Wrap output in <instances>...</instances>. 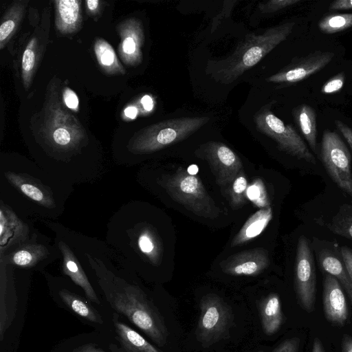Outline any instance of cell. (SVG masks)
Masks as SVG:
<instances>
[{"mask_svg":"<svg viewBox=\"0 0 352 352\" xmlns=\"http://www.w3.org/2000/svg\"><path fill=\"white\" fill-rule=\"evenodd\" d=\"M25 5L14 2L5 12L0 25V49L3 50L16 32L23 17Z\"/></svg>","mask_w":352,"mask_h":352,"instance_id":"4316f807","label":"cell"},{"mask_svg":"<svg viewBox=\"0 0 352 352\" xmlns=\"http://www.w3.org/2000/svg\"><path fill=\"white\" fill-rule=\"evenodd\" d=\"M112 320L118 344L109 345L111 352H164L152 345L134 329L120 321L117 313H113Z\"/></svg>","mask_w":352,"mask_h":352,"instance_id":"ffe728a7","label":"cell"},{"mask_svg":"<svg viewBox=\"0 0 352 352\" xmlns=\"http://www.w3.org/2000/svg\"><path fill=\"white\" fill-rule=\"evenodd\" d=\"M43 274L50 288L73 312L90 322L103 324V320L99 313L81 296L67 287L66 277L54 276L47 271Z\"/></svg>","mask_w":352,"mask_h":352,"instance_id":"e0dca14e","label":"cell"},{"mask_svg":"<svg viewBox=\"0 0 352 352\" xmlns=\"http://www.w3.org/2000/svg\"><path fill=\"white\" fill-rule=\"evenodd\" d=\"M54 241L60 252L62 274L80 287L90 301L100 304L90 279L72 249L58 235H55Z\"/></svg>","mask_w":352,"mask_h":352,"instance_id":"2e32d148","label":"cell"},{"mask_svg":"<svg viewBox=\"0 0 352 352\" xmlns=\"http://www.w3.org/2000/svg\"><path fill=\"white\" fill-rule=\"evenodd\" d=\"M248 187L244 171H241L230 188V203L233 209H238L244 204Z\"/></svg>","mask_w":352,"mask_h":352,"instance_id":"4dcf8cb0","label":"cell"},{"mask_svg":"<svg viewBox=\"0 0 352 352\" xmlns=\"http://www.w3.org/2000/svg\"><path fill=\"white\" fill-rule=\"evenodd\" d=\"M87 12L96 14L99 12L100 2L98 0H87L85 1Z\"/></svg>","mask_w":352,"mask_h":352,"instance_id":"b9f144b4","label":"cell"},{"mask_svg":"<svg viewBox=\"0 0 352 352\" xmlns=\"http://www.w3.org/2000/svg\"><path fill=\"white\" fill-rule=\"evenodd\" d=\"M60 258V252L54 241L41 232H34L31 238L13 251L0 255V262L30 272L44 273L46 267Z\"/></svg>","mask_w":352,"mask_h":352,"instance_id":"52a82bcc","label":"cell"},{"mask_svg":"<svg viewBox=\"0 0 352 352\" xmlns=\"http://www.w3.org/2000/svg\"><path fill=\"white\" fill-rule=\"evenodd\" d=\"M142 104L143 107L146 111L152 110L153 107V102L151 97L148 95H145L142 98Z\"/></svg>","mask_w":352,"mask_h":352,"instance_id":"ee69618b","label":"cell"},{"mask_svg":"<svg viewBox=\"0 0 352 352\" xmlns=\"http://www.w3.org/2000/svg\"><path fill=\"white\" fill-rule=\"evenodd\" d=\"M195 154L207 161L217 184L221 188H230L237 175L243 171L240 157L223 142L210 141L204 143Z\"/></svg>","mask_w":352,"mask_h":352,"instance_id":"30bf717a","label":"cell"},{"mask_svg":"<svg viewBox=\"0 0 352 352\" xmlns=\"http://www.w3.org/2000/svg\"><path fill=\"white\" fill-rule=\"evenodd\" d=\"M294 25L295 22H287L259 34H247L230 56L212 65V78L222 84L233 82L285 41Z\"/></svg>","mask_w":352,"mask_h":352,"instance_id":"3957f363","label":"cell"},{"mask_svg":"<svg viewBox=\"0 0 352 352\" xmlns=\"http://www.w3.org/2000/svg\"><path fill=\"white\" fill-rule=\"evenodd\" d=\"M311 352H324L322 344L318 338L314 339Z\"/></svg>","mask_w":352,"mask_h":352,"instance_id":"f6af8a7d","label":"cell"},{"mask_svg":"<svg viewBox=\"0 0 352 352\" xmlns=\"http://www.w3.org/2000/svg\"><path fill=\"white\" fill-rule=\"evenodd\" d=\"M268 252L257 248L234 254L220 263L223 272L232 276H254L270 265Z\"/></svg>","mask_w":352,"mask_h":352,"instance_id":"9a60e30c","label":"cell"},{"mask_svg":"<svg viewBox=\"0 0 352 352\" xmlns=\"http://www.w3.org/2000/svg\"><path fill=\"white\" fill-rule=\"evenodd\" d=\"M120 38L119 55L123 63L131 67L139 65L142 60V47L144 33L141 21L137 18L127 19L117 26Z\"/></svg>","mask_w":352,"mask_h":352,"instance_id":"5bb4252c","label":"cell"},{"mask_svg":"<svg viewBox=\"0 0 352 352\" xmlns=\"http://www.w3.org/2000/svg\"><path fill=\"white\" fill-rule=\"evenodd\" d=\"M94 50L99 66L105 73L125 74L124 69L120 63L113 48L107 41L102 38L96 39Z\"/></svg>","mask_w":352,"mask_h":352,"instance_id":"d4e9b609","label":"cell"},{"mask_svg":"<svg viewBox=\"0 0 352 352\" xmlns=\"http://www.w3.org/2000/svg\"><path fill=\"white\" fill-rule=\"evenodd\" d=\"M334 53L316 51L296 60L269 76L267 81L274 83H294L299 82L318 72L333 58Z\"/></svg>","mask_w":352,"mask_h":352,"instance_id":"4fadbf2b","label":"cell"},{"mask_svg":"<svg viewBox=\"0 0 352 352\" xmlns=\"http://www.w3.org/2000/svg\"><path fill=\"white\" fill-rule=\"evenodd\" d=\"M329 9L333 10H351L352 9V0H337L333 1Z\"/></svg>","mask_w":352,"mask_h":352,"instance_id":"ab89813d","label":"cell"},{"mask_svg":"<svg viewBox=\"0 0 352 352\" xmlns=\"http://www.w3.org/2000/svg\"><path fill=\"white\" fill-rule=\"evenodd\" d=\"M272 219L271 207L262 208L245 222L231 242L232 247L242 245L258 236Z\"/></svg>","mask_w":352,"mask_h":352,"instance_id":"603a6c76","label":"cell"},{"mask_svg":"<svg viewBox=\"0 0 352 352\" xmlns=\"http://www.w3.org/2000/svg\"><path fill=\"white\" fill-rule=\"evenodd\" d=\"M294 283L300 305L305 311L312 312L316 301V269L309 241L304 235L297 243Z\"/></svg>","mask_w":352,"mask_h":352,"instance_id":"8fae6325","label":"cell"},{"mask_svg":"<svg viewBox=\"0 0 352 352\" xmlns=\"http://www.w3.org/2000/svg\"><path fill=\"white\" fill-rule=\"evenodd\" d=\"M352 27V13L335 14L324 16L318 28L324 34H334Z\"/></svg>","mask_w":352,"mask_h":352,"instance_id":"f546056e","label":"cell"},{"mask_svg":"<svg viewBox=\"0 0 352 352\" xmlns=\"http://www.w3.org/2000/svg\"><path fill=\"white\" fill-rule=\"evenodd\" d=\"M74 186L31 163L2 162L0 199L23 217L54 221L65 210Z\"/></svg>","mask_w":352,"mask_h":352,"instance_id":"7a4b0ae2","label":"cell"},{"mask_svg":"<svg viewBox=\"0 0 352 352\" xmlns=\"http://www.w3.org/2000/svg\"><path fill=\"white\" fill-rule=\"evenodd\" d=\"M299 346L300 339L294 337L284 340L272 352H298Z\"/></svg>","mask_w":352,"mask_h":352,"instance_id":"d590c367","label":"cell"},{"mask_svg":"<svg viewBox=\"0 0 352 352\" xmlns=\"http://www.w3.org/2000/svg\"><path fill=\"white\" fill-rule=\"evenodd\" d=\"M294 116L309 146L316 151L317 131L315 111L309 105L302 104L294 110Z\"/></svg>","mask_w":352,"mask_h":352,"instance_id":"484cf974","label":"cell"},{"mask_svg":"<svg viewBox=\"0 0 352 352\" xmlns=\"http://www.w3.org/2000/svg\"><path fill=\"white\" fill-rule=\"evenodd\" d=\"M54 7L56 30L63 34L77 32L82 23L81 1L57 0Z\"/></svg>","mask_w":352,"mask_h":352,"instance_id":"44dd1931","label":"cell"},{"mask_svg":"<svg viewBox=\"0 0 352 352\" xmlns=\"http://www.w3.org/2000/svg\"><path fill=\"white\" fill-rule=\"evenodd\" d=\"M335 124L347 141L350 148L352 150V129L338 120H335Z\"/></svg>","mask_w":352,"mask_h":352,"instance_id":"f35d334b","label":"cell"},{"mask_svg":"<svg viewBox=\"0 0 352 352\" xmlns=\"http://www.w3.org/2000/svg\"><path fill=\"white\" fill-rule=\"evenodd\" d=\"M256 352H263V351H256Z\"/></svg>","mask_w":352,"mask_h":352,"instance_id":"7dc6e473","label":"cell"},{"mask_svg":"<svg viewBox=\"0 0 352 352\" xmlns=\"http://www.w3.org/2000/svg\"><path fill=\"white\" fill-rule=\"evenodd\" d=\"M321 158L334 183L341 190L352 196L351 157L344 142L336 133L324 131Z\"/></svg>","mask_w":352,"mask_h":352,"instance_id":"9c48e42d","label":"cell"},{"mask_svg":"<svg viewBox=\"0 0 352 352\" xmlns=\"http://www.w3.org/2000/svg\"><path fill=\"white\" fill-rule=\"evenodd\" d=\"M344 82V74L340 72L330 78L322 85L321 92L325 94L337 92L342 88Z\"/></svg>","mask_w":352,"mask_h":352,"instance_id":"836d02e7","label":"cell"},{"mask_svg":"<svg viewBox=\"0 0 352 352\" xmlns=\"http://www.w3.org/2000/svg\"><path fill=\"white\" fill-rule=\"evenodd\" d=\"M300 2V0H270L259 3L258 8L261 13H272Z\"/></svg>","mask_w":352,"mask_h":352,"instance_id":"d6a6232c","label":"cell"},{"mask_svg":"<svg viewBox=\"0 0 352 352\" xmlns=\"http://www.w3.org/2000/svg\"><path fill=\"white\" fill-rule=\"evenodd\" d=\"M254 122L257 129L274 140L280 150L300 160L316 164L315 157L292 126L285 124L267 106L254 115Z\"/></svg>","mask_w":352,"mask_h":352,"instance_id":"ba28073f","label":"cell"},{"mask_svg":"<svg viewBox=\"0 0 352 352\" xmlns=\"http://www.w3.org/2000/svg\"><path fill=\"white\" fill-rule=\"evenodd\" d=\"M327 227L334 234L352 240V205L340 206Z\"/></svg>","mask_w":352,"mask_h":352,"instance_id":"f1b7e54d","label":"cell"},{"mask_svg":"<svg viewBox=\"0 0 352 352\" xmlns=\"http://www.w3.org/2000/svg\"><path fill=\"white\" fill-rule=\"evenodd\" d=\"M137 113H138L137 109L133 106L128 107L124 110L125 116L131 119L135 118L137 116Z\"/></svg>","mask_w":352,"mask_h":352,"instance_id":"bcb514c9","label":"cell"},{"mask_svg":"<svg viewBox=\"0 0 352 352\" xmlns=\"http://www.w3.org/2000/svg\"><path fill=\"white\" fill-rule=\"evenodd\" d=\"M322 300L327 320L333 325L344 326L348 319L346 300L337 278L326 272L323 279Z\"/></svg>","mask_w":352,"mask_h":352,"instance_id":"ac0fdd59","label":"cell"},{"mask_svg":"<svg viewBox=\"0 0 352 352\" xmlns=\"http://www.w3.org/2000/svg\"><path fill=\"white\" fill-rule=\"evenodd\" d=\"M321 269L335 276L342 285L352 306V281L342 259L328 251L321 252L318 256Z\"/></svg>","mask_w":352,"mask_h":352,"instance_id":"cb8c5ba5","label":"cell"},{"mask_svg":"<svg viewBox=\"0 0 352 352\" xmlns=\"http://www.w3.org/2000/svg\"><path fill=\"white\" fill-rule=\"evenodd\" d=\"M209 120L206 116H196L157 122L136 132L126 144V151L135 156L158 151L187 138Z\"/></svg>","mask_w":352,"mask_h":352,"instance_id":"277c9868","label":"cell"},{"mask_svg":"<svg viewBox=\"0 0 352 352\" xmlns=\"http://www.w3.org/2000/svg\"><path fill=\"white\" fill-rule=\"evenodd\" d=\"M263 331L271 336L278 331L283 322L281 303L278 294H270L258 304Z\"/></svg>","mask_w":352,"mask_h":352,"instance_id":"7402d4cb","label":"cell"},{"mask_svg":"<svg viewBox=\"0 0 352 352\" xmlns=\"http://www.w3.org/2000/svg\"><path fill=\"white\" fill-rule=\"evenodd\" d=\"M72 249L116 313L126 316L159 346H164L169 335L164 319L142 289L130 280L132 271L122 266L116 255L98 257Z\"/></svg>","mask_w":352,"mask_h":352,"instance_id":"6da1fadb","label":"cell"},{"mask_svg":"<svg viewBox=\"0 0 352 352\" xmlns=\"http://www.w3.org/2000/svg\"><path fill=\"white\" fill-rule=\"evenodd\" d=\"M71 352H106L100 347L89 343L85 344L78 347L74 348Z\"/></svg>","mask_w":352,"mask_h":352,"instance_id":"60d3db41","label":"cell"},{"mask_svg":"<svg viewBox=\"0 0 352 352\" xmlns=\"http://www.w3.org/2000/svg\"><path fill=\"white\" fill-rule=\"evenodd\" d=\"M157 183L175 201L196 215L217 218L220 209L207 192L201 179L179 167L173 174L163 175Z\"/></svg>","mask_w":352,"mask_h":352,"instance_id":"5b68a950","label":"cell"},{"mask_svg":"<svg viewBox=\"0 0 352 352\" xmlns=\"http://www.w3.org/2000/svg\"><path fill=\"white\" fill-rule=\"evenodd\" d=\"M199 308L196 337L202 346L208 348L229 336L233 313L222 298L211 293L202 297Z\"/></svg>","mask_w":352,"mask_h":352,"instance_id":"8992f818","label":"cell"},{"mask_svg":"<svg viewBox=\"0 0 352 352\" xmlns=\"http://www.w3.org/2000/svg\"><path fill=\"white\" fill-rule=\"evenodd\" d=\"M246 197L258 207L263 208L270 207L267 192L264 184L261 179H254L248 186Z\"/></svg>","mask_w":352,"mask_h":352,"instance_id":"1f68e13d","label":"cell"},{"mask_svg":"<svg viewBox=\"0 0 352 352\" xmlns=\"http://www.w3.org/2000/svg\"><path fill=\"white\" fill-rule=\"evenodd\" d=\"M341 257L352 281V249L347 246L341 248Z\"/></svg>","mask_w":352,"mask_h":352,"instance_id":"74e56055","label":"cell"},{"mask_svg":"<svg viewBox=\"0 0 352 352\" xmlns=\"http://www.w3.org/2000/svg\"><path fill=\"white\" fill-rule=\"evenodd\" d=\"M342 351L352 352V337L344 334L342 340Z\"/></svg>","mask_w":352,"mask_h":352,"instance_id":"7bdbcfd3","label":"cell"},{"mask_svg":"<svg viewBox=\"0 0 352 352\" xmlns=\"http://www.w3.org/2000/svg\"><path fill=\"white\" fill-rule=\"evenodd\" d=\"M63 100L65 106L69 109L78 111L79 109V100L76 94L70 88L66 87L63 91Z\"/></svg>","mask_w":352,"mask_h":352,"instance_id":"e575fe53","label":"cell"},{"mask_svg":"<svg viewBox=\"0 0 352 352\" xmlns=\"http://www.w3.org/2000/svg\"><path fill=\"white\" fill-rule=\"evenodd\" d=\"M36 230L31 219L23 217L0 199V255L28 241Z\"/></svg>","mask_w":352,"mask_h":352,"instance_id":"7c38bea8","label":"cell"},{"mask_svg":"<svg viewBox=\"0 0 352 352\" xmlns=\"http://www.w3.org/2000/svg\"><path fill=\"white\" fill-rule=\"evenodd\" d=\"M16 267L0 262L1 282V318L0 337L2 340L4 333L11 324L15 315L16 297L15 291Z\"/></svg>","mask_w":352,"mask_h":352,"instance_id":"d6986e66","label":"cell"},{"mask_svg":"<svg viewBox=\"0 0 352 352\" xmlns=\"http://www.w3.org/2000/svg\"><path fill=\"white\" fill-rule=\"evenodd\" d=\"M38 61V42L32 38L27 44L22 56L21 77L23 84L27 90L32 80Z\"/></svg>","mask_w":352,"mask_h":352,"instance_id":"83f0119b","label":"cell"},{"mask_svg":"<svg viewBox=\"0 0 352 352\" xmlns=\"http://www.w3.org/2000/svg\"><path fill=\"white\" fill-rule=\"evenodd\" d=\"M237 2V1H228V5H224L222 11L213 19L211 32H213L217 28L225 18L229 16L232 8Z\"/></svg>","mask_w":352,"mask_h":352,"instance_id":"8d00e7d4","label":"cell"}]
</instances>
